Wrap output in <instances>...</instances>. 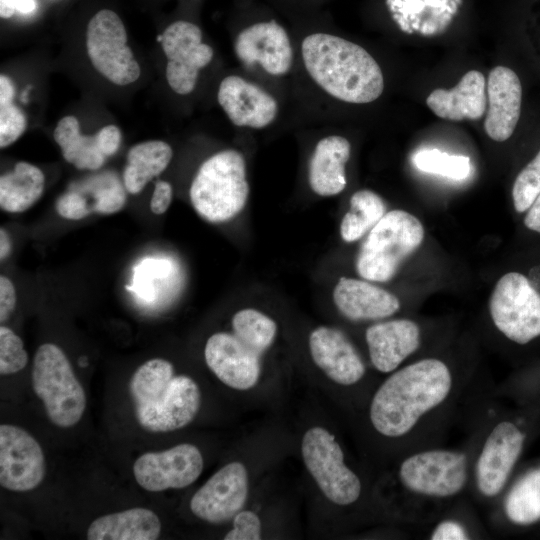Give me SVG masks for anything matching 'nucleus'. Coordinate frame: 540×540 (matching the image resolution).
<instances>
[{"mask_svg": "<svg viewBox=\"0 0 540 540\" xmlns=\"http://www.w3.org/2000/svg\"><path fill=\"white\" fill-rule=\"evenodd\" d=\"M469 383L438 357L407 363L388 374L374 391L368 406L369 423L383 439L408 444L407 452L434 445L433 439Z\"/></svg>", "mask_w": 540, "mask_h": 540, "instance_id": "nucleus-1", "label": "nucleus"}, {"mask_svg": "<svg viewBox=\"0 0 540 540\" xmlns=\"http://www.w3.org/2000/svg\"><path fill=\"white\" fill-rule=\"evenodd\" d=\"M477 432L469 445L420 447L404 454L395 470L403 497V517L413 524L431 523L470 491Z\"/></svg>", "mask_w": 540, "mask_h": 540, "instance_id": "nucleus-2", "label": "nucleus"}, {"mask_svg": "<svg viewBox=\"0 0 540 540\" xmlns=\"http://www.w3.org/2000/svg\"><path fill=\"white\" fill-rule=\"evenodd\" d=\"M305 68L330 96L347 103L366 104L384 89L376 60L360 45L327 33L308 35L302 42Z\"/></svg>", "mask_w": 540, "mask_h": 540, "instance_id": "nucleus-3", "label": "nucleus"}, {"mask_svg": "<svg viewBox=\"0 0 540 540\" xmlns=\"http://www.w3.org/2000/svg\"><path fill=\"white\" fill-rule=\"evenodd\" d=\"M526 433L513 420L496 417L484 420L477 430L470 492L484 505H494L509 484L521 457Z\"/></svg>", "mask_w": 540, "mask_h": 540, "instance_id": "nucleus-4", "label": "nucleus"}, {"mask_svg": "<svg viewBox=\"0 0 540 540\" xmlns=\"http://www.w3.org/2000/svg\"><path fill=\"white\" fill-rule=\"evenodd\" d=\"M248 194L245 160L233 149L220 151L204 161L190 187L194 209L212 223L236 216L245 206Z\"/></svg>", "mask_w": 540, "mask_h": 540, "instance_id": "nucleus-5", "label": "nucleus"}, {"mask_svg": "<svg viewBox=\"0 0 540 540\" xmlns=\"http://www.w3.org/2000/svg\"><path fill=\"white\" fill-rule=\"evenodd\" d=\"M424 239L420 220L403 210H392L368 232L357 258L358 274L369 281L387 282Z\"/></svg>", "mask_w": 540, "mask_h": 540, "instance_id": "nucleus-6", "label": "nucleus"}, {"mask_svg": "<svg viewBox=\"0 0 540 540\" xmlns=\"http://www.w3.org/2000/svg\"><path fill=\"white\" fill-rule=\"evenodd\" d=\"M32 385L53 424L68 428L80 421L86 408L85 392L68 358L57 345L45 343L37 349Z\"/></svg>", "mask_w": 540, "mask_h": 540, "instance_id": "nucleus-7", "label": "nucleus"}, {"mask_svg": "<svg viewBox=\"0 0 540 540\" xmlns=\"http://www.w3.org/2000/svg\"><path fill=\"white\" fill-rule=\"evenodd\" d=\"M301 454L306 469L330 502L346 507L359 501L362 481L345 463L344 452L330 431L320 426L309 428L302 437Z\"/></svg>", "mask_w": 540, "mask_h": 540, "instance_id": "nucleus-8", "label": "nucleus"}, {"mask_svg": "<svg viewBox=\"0 0 540 540\" xmlns=\"http://www.w3.org/2000/svg\"><path fill=\"white\" fill-rule=\"evenodd\" d=\"M489 313L495 328L516 344L525 345L540 336V294L519 272H508L498 280Z\"/></svg>", "mask_w": 540, "mask_h": 540, "instance_id": "nucleus-9", "label": "nucleus"}, {"mask_svg": "<svg viewBox=\"0 0 540 540\" xmlns=\"http://www.w3.org/2000/svg\"><path fill=\"white\" fill-rule=\"evenodd\" d=\"M85 43L94 68L113 84L128 85L140 77V66L127 45L125 26L116 12L98 11L87 25Z\"/></svg>", "mask_w": 540, "mask_h": 540, "instance_id": "nucleus-10", "label": "nucleus"}, {"mask_svg": "<svg viewBox=\"0 0 540 540\" xmlns=\"http://www.w3.org/2000/svg\"><path fill=\"white\" fill-rule=\"evenodd\" d=\"M200 405L199 386L185 375L174 376L160 390L134 402L138 423L150 432H170L187 426Z\"/></svg>", "mask_w": 540, "mask_h": 540, "instance_id": "nucleus-11", "label": "nucleus"}, {"mask_svg": "<svg viewBox=\"0 0 540 540\" xmlns=\"http://www.w3.org/2000/svg\"><path fill=\"white\" fill-rule=\"evenodd\" d=\"M161 46L168 60L165 75L170 88L180 95L191 93L199 71L214 55L212 47L202 42L201 29L188 21H175L164 30Z\"/></svg>", "mask_w": 540, "mask_h": 540, "instance_id": "nucleus-12", "label": "nucleus"}, {"mask_svg": "<svg viewBox=\"0 0 540 540\" xmlns=\"http://www.w3.org/2000/svg\"><path fill=\"white\" fill-rule=\"evenodd\" d=\"M203 466L198 447L182 443L161 452L141 455L133 465V474L143 489L160 492L191 485L202 473Z\"/></svg>", "mask_w": 540, "mask_h": 540, "instance_id": "nucleus-13", "label": "nucleus"}, {"mask_svg": "<svg viewBox=\"0 0 540 540\" xmlns=\"http://www.w3.org/2000/svg\"><path fill=\"white\" fill-rule=\"evenodd\" d=\"M249 492L243 463L234 461L213 474L190 500L192 513L209 523L227 522L242 510Z\"/></svg>", "mask_w": 540, "mask_h": 540, "instance_id": "nucleus-14", "label": "nucleus"}, {"mask_svg": "<svg viewBox=\"0 0 540 540\" xmlns=\"http://www.w3.org/2000/svg\"><path fill=\"white\" fill-rule=\"evenodd\" d=\"M41 446L27 431L9 424L0 426V484L25 492L36 488L45 477Z\"/></svg>", "mask_w": 540, "mask_h": 540, "instance_id": "nucleus-15", "label": "nucleus"}, {"mask_svg": "<svg viewBox=\"0 0 540 540\" xmlns=\"http://www.w3.org/2000/svg\"><path fill=\"white\" fill-rule=\"evenodd\" d=\"M234 50L246 66L260 65L273 76L287 74L293 62L289 36L274 20L255 23L242 30L235 40Z\"/></svg>", "mask_w": 540, "mask_h": 540, "instance_id": "nucleus-16", "label": "nucleus"}, {"mask_svg": "<svg viewBox=\"0 0 540 540\" xmlns=\"http://www.w3.org/2000/svg\"><path fill=\"white\" fill-rule=\"evenodd\" d=\"M259 354L242 343L234 334L218 332L205 345L207 366L226 386L240 391L253 388L260 377Z\"/></svg>", "mask_w": 540, "mask_h": 540, "instance_id": "nucleus-17", "label": "nucleus"}, {"mask_svg": "<svg viewBox=\"0 0 540 540\" xmlns=\"http://www.w3.org/2000/svg\"><path fill=\"white\" fill-rule=\"evenodd\" d=\"M315 365L334 383L358 384L366 374L365 363L348 337L339 329L320 326L309 336Z\"/></svg>", "mask_w": 540, "mask_h": 540, "instance_id": "nucleus-18", "label": "nucleus"}, {"mask_svg": "<svg viewBox=\"0 0 540 540\" xmlns=\"http://www.w3.org/2000/svg\"><path fill=\"white\" fill-rule=\"evenodd\" d=\"M486 92L485 132L492 140L504 142L513 135L521 117V80L513 69L496 66L488 75Z\"/></svg>", "mask_w": 540, "mask_h": 540, "instance_id": "nucleus-19", "label": "nucleus"}, {"mask_svg": "<svg viewBox=\"0 0 540 540\" xmlns=\"http://www.w3.org/2000/svg\"><path fill=\"white\" fill-rule=\"evenodd\" d=\"M372 366L382 374H390L422 344L420 326L410 319H392L369 326L365 332Z\"/></svg>", "mask_w": 540, "mask_h": 540, "instance_id": "nucleus-20", "label": "nucleus"}, {"mask_svg": "<svg viewBox=\"0 0 540 540\" xmlns=\"http://www.w3.org/2000/svg\"><path fill=\"white\" fill-rule=\"evenodd\" d=\"M217 99L229 120L239 127L265 128L278 113L274 97L236 75L227 76L220 82Z\"/></svg>", "mask_w": 540, "mask_h": 540, "instance_id": "nucleus-21", "label": "nucleus"}, {"mask_svg": "<svg viewBox=\"0 0 540 540\" xmlns=\"http://www.w3.org/2000/svg\"><path fill=\"white\" fill-rule=\"evenodd\" d=\"M336 307L351 321L380 320L400 309L392 293L367 281L341 277L333 291Z\"/></svg>", "mask_w": 540, "mask_h": 540, "instance_id": "nucleus-22", "label": "nucleus"}, {"mask_svg": "<svg viewBox=\"0 0 540 540\" xmlns=\"http://www.w3.org/2000/svg\"><path fill=\"white\" fill-rule=\"evenodd\" d=\"M426 104L436 116L445 120H478L487 105L485 77L478 70H470L453 88L433 90Z\"/></svg>", "mask_w": 540, "mask_h": 540, "instance_id": "nucleus-23", "label": "nucleus"}, {"mask_svg": "<svg viewBox=\"0 0 540 540\" xmlns=\"http://www.w3.org/2000/svg\"><path fill=\"white\" fill-rule=\"evenodd\" d=\"M351 145L338 135L321 139L309 163V184L320 196L337 195L346 187L345 165L349 160Z\"/></svg>", "mask_w": 540, "mask_h": 540, "instance_id": "nucleus-24", "label": "nucleus"}, {"mask_svg": "<svg viewBox=\"0 0 540 540\" xmlns=\"http://www.w3.org/2000/svg\"><path fill=\"white\" fill-rule=\"evenodd\" d=\"M161 532V521L146 508H131L103 515L88 527V540H155Z\"/></svg>", "mask_w": 540, "mask_h": 540, "instance_id": "nucleus-25", "label": "nucleus"}, {"mask_svg": "<svg viewBox=\"0 0 540 540\" xmlns=\"http://www.w3.org/2000/svg\"><path fill=\"white\" fill-rule=\"evenodd\" d=\"M502 518L517 527L540 521V466L523 473L499 497ZM497 500V501H498Z\"/></svg>", "mask_w": 540, "mask_h": 540, "instance_id": "nucleus-26", "label": "nucleus"}, {"mask_svg": "<svg viewBox=\"0 0 540 540\" xmlns=\"http://www.w3.org/2000/svg\"><path fill=\"white\" fill-rule=\"evenodd\" d=\"M53 137L64 159L80 170H97L108 158L100 135H82L76 117L65 116L57 123Z\"/></svg>", "mask_w": 540, "mask_h": 540, "instance_id": "nucleus-27", "label": "nucleus"}, {"mask_svg": "<svg viewBox=\"0 0 540 540\" xmlns=\"http://www.w3.org/2000/svg\"><path fill=\"white\" fill-rule=\"evenodd\" d=\"M173 156L171 146L161 140H150L132 146L123 170L127 192L137 194L169 165Z\"/></svg>", "mask_w": 540, "mask_h": 540, "instance_id": "nucleus-28", "label": "nucleus"}, {"mask_svg": "<svg viewBox=\"0 0 540 540\" xmlns=\"http://www.w3.org/2000/svg\"><path fill=\"white\" fill-rule=\"evenodd\" d=\"M45 176L35 165L20 161L0 177V208L20 213L32 207L42 196Z\"/></svg>", "mask_w": 540, "mask_h": 540, "instance_id": "nucleus-29", "label": "nucleus"}, {"mask_svg": "<svg viewBox=\"0 0 540 540\" xmlns=\"http://www.w3.org/2000/svg\"><path fill=\"white\" fill-rule=\"evenodd\" d=\"M386 205L383 199L373 191L359 190L350 199V209L340 225V234L344 241L354 242L369 232L385 215Z\"/></svg>", "mask_w": 540, "mask_h": 540, "instance_id": "nucleus-30", "label": "nucleus"}, {"mask_svg": "<svg viewBox=\"0 0 540 540\" xmlns=\"http://www.w3.org/2000/svg\"><path fill=\"white\" fill-rule=\"evenodd\" d=\"M232 326L234 335L259 355L271 346L277 332L274 320L251 308L238 311Z\"/></svg>", "mask_w": 540, "mask_h": 540, "instance_id": "nucleus-31", "label": "nucleus"}, {"mask_svg": "<svg viewBox=\"0 0 540 540\" xmlns=\"http://www.w3.org/2000/svg\"><path fill=\"white\" fill-rule=\"evenodd\" d=\"M463 500L456 503L432 521L427 536L431 540H470L481 535L482 528L471 517L468 508H463Z\"/></svg>", "mask_w": 540, "mask_h": 540, "instance_id": "nucleus-32", "label": "nucleus"}, {"mask_svg": "<svg viewBox=\"0 0 540 540\" xmlns=\"http://www.w3.org/2000/svg\"><path fill=\"white\" fill-rule=\"evenodd\" d=\"M92 199L93 213L113 214L120 211L126 202V188L114 173L105 172L90 178L85 190L78 189Z\"/></svg>", "mask_w": 540, "mask_h": 540, "instance_id": "nucleus-33", "label": "nucleus"}, {"mask_svg": "<svg viewBox=\"0 0 540 540\" xmlns=\"http://www.w3.org/2000/svg\"><path fill=\"white\" fill-rule=\"evenodd\" d=\"M15 87L12 80L0 75V147L13 144L25 132L27 119L24 112L14 104Z\"/></svg>", "mask_w": 540, "mask_h": 540, "instance_id": "nucleus-34", "label": "nucleus"}, {"mask_svg": "<svg viewBox=\"0 0 540 540\" xmlns=\"http://www.w3.org/2000/svg\"><path fill=\"white\" fill-rule=\"evenodd\" d=\"M417 169L456 180L467 178L471 172L470 158L454 155L438 149H423L413 157Z\"/></svg>", "mask_w": 540, "mask_h": 540, "instance_id": "nucleus-35", "label": "nucleus"}, {"mask_svg": "<svg viewBox=\"0 0 540 540\" xmlns=\"http://www.w3.org/2000/svg\"><path fill=\"white\" fill-rule=\"evenodd\" d=\"M540 194V148L519 171L513 186L512 200L518 213L526 212Z\"/></svg>", "mask_w": 540, "mask_h": 540, "instance_id": "nucleus-36", "label": "nucleus"}, {"mask_svg": "<svg viewBox=\"0 0 540 540\" xmlns=\"http://www.w3.org/2000/svg\"><path fill=\"white\" fill-rule=\"evenodd\" d=\"M28 362L23 341L10 328L0 327V373L14 374L22 370Z\"/></svg>", "mask_w": 540, "mask_h": 540, "instance_id": "nucleus-37", "label": "nucleus"}, {"mask_svg": "<svg viewBox=\"0 0 540 540\" xmlns=\"http://www.w3.org/2000/svg\"><path fill=\"white\" fill-rule=\"evenodd\" d=\"M262 525L259 516L250 510H241L233 517V527L224 536L225 540H259Z\"/></svg>", "mask_w": 540, "mask_h": 540, "instance_id": "nucleus-38", "label": "nucleus"}, {"mask_svg": "<svg viewBox=\"0 0 540 540\" xmlns=\"http://www.w3.org/2000/svg\"><path fill=\"white\" fill-rule=\"evenodd\" d=\"M58 214L69 220H80L92 214L86 197L79 190H69L56 202Z\"/></svg>", "mask_w": 540, "mask_h": 540, "instance_id": "nucleus-39", "label": "nucleus"}, {"mask_svg": "<svg viewBox=\"0 0 540 540\" xmlns=\"http://www.w3.org/2000/svg\"><path fill=\"white\" fill-rule=\"evenodd\" d=\"M173 197V189L169 182L159 180L155 183L150 201V209L154 214L160 215L167 211Z\"/></svg>", "mask_w": 540, "mask_h": 540, "instance_id": "nucleus-40", "label": "nucleus"}, {"mask_svg": "<svg viewBox=\"0 0 540 540\" xmlns=\"http://www.w3.org/2000/svg\"><path fill=\"white\" fill-rule=\"evenodd\" d=\"M16 306V291L13 283L6 276L0 277V321L5 322Z\"/></svg>", "mask_w": 540, "mask_h": 540, "instance_id": "nucleus-41", "label": "nucleus"}, {"mask_svg": "<svg viewBox=\"0 0 540 540\" xmlns=\"http://www.w3.org/2000/svg\"><path fill=\"white\" fill-rule=\"evenodd\" d=\"M36 7L35 0H0V16L8 19L15 12L28 14L35 11Z\"/></svg>", "mask_w": 540, "mask_h": 540, "instance_id": "nucleus-42", "label": "nucleus"}, {"mask_svg": "<svg viewBox=\"0 0 540 540\" xmlns=\"http://www.w3.org/2000/svg\"><path fill=\"white\" fill-rule=\"evenodd\" d=\"M524 225L528 229L540 234V194L526 211Z\"/></svg>", "mask_w": 540, "mask_h": 540, "instance_id": "nucleus-43", "label": "nucleus"}, {"mask_svg": "<svg viewBox=\"0 0 540 540\" xmlns=\"http://www.w3.org/2000/svg\"><path fill=\"white\" fill-rule=\"evenodd\" d=\"M12 244L10 236L3 228L0 230V259L5 260L11 253Z\"/></svg>", "mask_w": 540, "mask_h": 540, "instance_id": "nucleus-44", "label": "nucleus"}]
</instances>
